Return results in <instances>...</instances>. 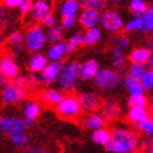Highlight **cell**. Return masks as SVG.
Segmentation results:
<instances>
[{
    "instance_id": "cell-1",
    "label": "cell",
    "mask_w": 153,
    "mask_h": 153,
    "mask_svg": "<svg viewBox=\"0 0 153 153\" xmlns=\"http://www.w3.org/2000/svg\"><path fill=\"white\" fill-rule=\"evenodd\" d=\"M112 140L107 144V151L113 153H131L137 148V137L127 129H114Z\"/></svg>"
},
{
    "instance_id": "cell-2",
    "label": "cell",
    "mask_w": 153,
    "mask_h": 153,
    "mask_svg": "<svg viewBox=\"0 0 153 153\" xmlns=\"http://www.w3.org/2000/svg\"><path fill=\"white\" fill-rule=\"evenodd\" d=\"M79 79H82V66L77 62L70 64L62 68V71L59 76L60 86L62 90L66 91L71 90Z\"/></svg>"
},
{
    "instance_id": "cell-3",
    "label": "cell",
    "mask_w": 153,
    "mask_h": 153,
    "mask_svg": "<svg viewBox=\"0 0 153 153\" xmlns=\"http://www.w3.org/2000/svg\"><path fill=\"white\" fill-rule=\"evenodd\" d=\"M95 82L98 87L101 88H114L121 83V76L108 68H102L98 71V74L95 76Z\"/></svg>"
},
{
    "instance_id": "cell-4",
    "label": "cell",
    "mask_w": 153,
    "mask_h": 153,
    "mask_svg": "<svg viewBox=\"0 0 153 153\" xmlns=\"http://www.w3.org/2000/svg\"><path fill=\"white\" fill-rule=\"evenodd\" d=\"M80 108H81V105L79 102V98L67 96L57 105V113L61 117L72 118L80 113Z\"/></svg>"
},
{
    "instance_id": "cell-5",
    "label": "cell",
    "mask_w": 153,
    "mask_h": 153,
    "mask_svg": "<svg viewBox=\"0 0 153 153\" xmlns=\"http://www.w3.org/2000/svg\"><path fill=\"white\" fill-rule=\"evenodd\" d=\"M0 131L7 134H16L25 131L24 120L20 117H1L0 118Z\"/></svg>"
},
{
    "instance_id": "cell-6",
    "label": "cell",
    "mask_w": 153,
    "mask_h": 153,
    "mask_svg": "<svg viewBox=\"0 0 153 153\" xmlns=\"http://www.w3.org/2000/svg\"><path fill=\"white\" fill-rule=\"evenodd\" d=\"M46 42V34L40 27L30 29L26 34V46L30 51H39Z\"/></svg>"
},
{
    "instance_id": "cell-7",
    "label": "cell",
    "mask_w": 153,
    "mask_h": 153,
    "mask_svg": "<svg viewBox=\"0 0 153 153\" xmlns=\"http://www.w3.org/2000/svg\"><path fill=\"white\" fill-rule=\"evenodd\" d=\"M25 97V91L24 88L19 87L16 83H10V85H6L5 88L3 90L1 94V100L4 103H15Z\"/></svg>"
},
{
    "instance_id": "cell-8",
    "label": "cell",
    "mask_w": 153,
    "mask_h": 153,
    "mask_svg": "<svg viewBox=\"0 0 153 153\" xmlns=\"http://www.w3.org/2000/svg\"><path fill=\"white\" fill-rule=\"evenodd\" d=\"M102 25L108 31H118L120 29H122L123 20L116 11L107 10L102 15Z\"/></svg>"
},
{
    "instance_id": "cell-9",
    "label": "cell",
    "mask_w": 153,
    "mask_h": 153,
    "mask_svg": "<svg viewBox=\"0 0 153 153\" xmlns=\"http://www.w3.org/2000/svg\"><path fill=\"white\" fill-rule=\"evenodd\" d=\"M62 65H61L60 62H52L50 65L46 66V68L42 71L41 74V82L45 83V85H50V83L55 82L56 79L60 76L61 71H62Z\"/></svg>"
},
{
    "instance_id": "cell-10",
    "label": "cell",
    "mask_w": 153,
    "mask_h": 153,
    "mask_svg": "<svg viewBox=\"0 0 153 153\" xmlns=\"http://www.w3.org/2000/svg\"><path fill=\"white\" fill-rule=\"evenodd\" d=\"M0 72L6 79H15V77H18L19 66L11 57H4L0 61Z\"/></svg>"
},
{
    "instance_id": "cell-11",
    "label": "cell",
    "mask_w": 153,
    "mask_h": 153,
    "mask_svg": "<svg viewBox=\"0 0 153 153\" xmlns=\"http://www.w3.org/2000/svg\"><path fill=\"white\" fill-rule=\"evenodd\" d=\"M151 57H152V52L147 48L136 49L129 53V56H128L132 65H144L146 62H149Z\"/></svg>"
},
{
    "instance_id": "cell-12",
    "label": "cell",
    "mask_w": 153,
    "mask_h": 153,
    "mask_svg": "<svg viewBox=\"0 0 153 153\" xmlns=\"http://www.w3.org/2000/svg\"><path fill=\"white\" fill-rule=\"evenodd\" d=\"M79 102L81 105V107H83L85 110H96L100 107L101 105V100L100 97L95 94H91V92H83L80 94L79 96Z\"/></svg>"
},
{
    "instance_id": "cell-13",
    "label": "cell",
    "mask_w": 153,
    "mask_h": 153,
    "mask_svg": "<svg viewBox=\"0 0 153 153\" xmlns=\"http://www.w3.org/2000/svg\"><path fill=\"white\" fill-rule=\"evenodd\" d=\"M49 15H51V6L48 1H37L33 5V9H31V16L35 20H45Z\"/></svg>"
},
{
    "instance_id": "cell-14",
    "label": "cell",
    "mask_w": 153,
    "mask_h": 153,
    "mask_svg": "<svg viewBox=\"0 0 153 153\" xmlns=\"http://www.w3.org/2000/svg\"><path fill=\"white\" fill-rule=\"evenodd\" d=\"M80 22L82 24V26L87 27L88 30L94 29L100 22V15L94 10H83L80 16Z\"/></svg>"
},
{
    "instance_id": "cell-15",
    "label": "cell",
    "mask_w": 153,
    "mask_h": 153,
    "mask_svg": "<svg viewBox=\"0 0 153 153\" xmlns=\"http://www.w3.org/2000/svg\"><path fill=\"white\" fill-rule=\"evenodd\" d=\"M68 49H67V44L64 42H57L56 45H53L52 48L49 49L48 51V57L50 60H53L55 62H57V60L62 59L66 53H67Z\"/></svg>"
},
{
    "instance_id": "cell-16",
    "label": "cell",
    "mask_w": 153,
    "mask_h": 153,
    "mask_svg": "<svg viewBox=\"0 0 153 153\" xmlns=\"http://www.w3.org/2000/svg\"><path fill=\"white\" fill-rule=\"evenodd\" d=\"M128 118L132 122H136V125L141 123V122L146 121L148 118V111L146 110V107H134V108L129 110Z\"/></svg>"
},
{
    "instance_id": "cell-17",
    "label": "cell",
    "mask_w": 153,
    "mask_h": 153,
    "mask_svg": "<svg viewBox=\"0 0 153 153\" xmlns=\"http://www.w3.org/2000/svg\"><path fill=\"white\" fill-rule=\"evenodd\" d=\"M98 64L95 60H88L87 62L82 66V79L87 80V79H92L98 74Z\"/></svg>"
},
{
    "instance_id": "cell-18",
    "label": "cell",
    "mask_w": 153,
    "mask_h": 153,
    "mask_svg": "<svg viewBox=\"0 0 153 153\" xmlns=\"http://www.w3.org/2000/svg\"><path fill=\"white\" fill-rule=\"evenodd\" d=\"M48 66V60L44 55H35L31 60H30L29 67L33 72H42Z\"/></svg>"
},
{
    "instance_id": "cell-19",
    "label": "cell",
    "mask_w": 153,
    "mask_h": 153,
    "mask_svg": "<svg viewBox=\"0 0 153 153\" xmlns=\"http://www.w3.org/2000/svg\"><path fill=\"white\" fill-rule=\"evenodd\" d=\"M112 140V134L105 128L97 129L92 134V141L97 144H102V146H107Z\"/></svg>"
},
{
    "instance_id": "cell-20",
    "label": "cell",
    "mask_w": 153,
    "mask_h": 153,
    "mask_svg": "<svg viewBox=\"0 0 153 153\" xmlns=\"http://www.w3.org/2000/svg\"><path fill=\"white\" fill-rule=\"evenodd\" d=\"M42 98L45 102L51 103V105H59L61 101L64 100V95L59 92L56 90H46L45 92L42 94Z\"/></svg>"
},
{
    "instance_id": "cell-21",
    "label": "cell",
    "mask_w": 153,
    "mask_h": 153,
    "mask_svg": "<svg viewBox=\"0 0 153 153\" xmlns=\"http://www.w3.org/2000/svg\"><path fill=\"white\" fill-rule=\"evenodd\" d=\"M24 114H25V118L35 120L40 114V106L33 101L26 102L24 105Z\"/></svg>"
},
{
    "instance_id": "cell-22",
    "label": "cell",
    "mask_w": 153,
    "mask_h": 153,
    "mask_svg": "<svg viewBox=\"0 0 153 153\" xmlns=\"http://www.w3.org/2000/svg\"><path fill=\"white\" fill-rule=\"evenodd\" d=\"M79 10V3L76 0H68L61 6V13L64 16H75Z\"/></svg>"
},
{
    "instance_id": "cell-23",
    "label": "cell",
    "mask_w": 153,
    "mask_h": 153,
    "mask_svg": "<svg viewBox=\"0 0 153 153\" xmlns=\"http://www.w3.org/2000/svg\"><path fill=\"white\" fill-rule=\"evenodd\" d=\"M101 37V31L97 27L87 30V33L83 35V44L85 45H94L96 44Z\"/></svg>"
},
{
    "instance_id": "cell-24",
    "label": "cell",
    "mask_w": 153,
    "mask_h": 153,
    "mask_svg": "<svg viewBox=\"0 0 153 153\" xmlns=\"http://www.w3.org/2000/svg\"><path fill=\"white\" fill-rule=\"evenodd\" d=\"M85 126L90 129L97 131V129L103 128V120L100 116H97V114H92V116L87 117V120L85 121Z\"/></svg>"
},
{
    "instance_id": "cell-25",
    "label": "cell",
    "mask_w": 153,
    "mask_h": 153,
    "mask_svg": "<svg viewBox=\"0 0 153 153\" xmlns=\"http://www.w3.org/2000/svg\"><path fill=\"white\" fill-rule=\"evenodd\" d=\"M10 140H11V142L15 144V146H18V147H26L29 144V137L25 133V131L10 136Z\"/></svg>"
},
{
    "instance_id": "cell-26",
    "label": "cell",
    "mask_w": 153,
    "mask_h": 153,
    "mask_svg": "<svg viewBox=\"0 0 153 153\" xmlns=\"http://www.w3.org/2000/svg\"><path fill=\"white\" fill-rule=\"evenodd\" d=\"M112 62L113 66L121 68L122 66L125 65V57H123V52H122L121 48H114L112 51Z\"/></svg>"
},
{
    "instance_id": "cell-27",
    "label": "cell",
    "mask_w": 153,
    "mask_h": 153,
    "mask_svg": "<svg viewBox=\"0 0 153 153\" xmlns=\"http://www.w3.org/2000/svg\"><path fill=\"white\" fill-rule=\"evenodd\" d=\"M147 71L148 70L146 65H131V67H129V75L137 80H141Z\"/></svg>"
},
{
    "instance_id": "cell-28",
    "label": "cell",
    "mask_w": 153,
    "mask_h": 153,
    "mask_svg": "<svg viewBox=\"0 0 153 153\" xmlns=\"http://www.w3.org/2000/svg\"><path fill=\"white\" fill-rule=\"evenodd\" d=\"M129 7L133 13H136L137 16H140V14H144L147 11V4L142 0H132L129 3Z\"/></svg>"
},
{
    "instance_id": "cell-29",
    "label": "cell",
    "mask_w": 153,
    "mask_h": 153,
    "mask_svg": "<svg viewBox=\"0 0 153 153\" xmlns=\"http://www.w3.org/2000/svg\"><path fill=\"white\" fill-rule=\"evenodd\" d=\"M103 114L107 118H114L120 114V108L114 103H107L103 106Z\"/></svg>"
},
{
    "instance_id": "cell-30",
    "label": "cell",
    "mask_w": 153,
    "mask_h": 153,
    "mask_svg": "<svg viewBox=\"0 0 153 153\" xmlns=\"http://www.w3.org/2000/svg\"><path fill=\"white\" fill-rule=\"evenodd\" d=\"M82 44H83V35L77 33V34H75L70 40H68L67 49H68V51H74V50H76Z\"/></svg>"
},
{
    "instance_id": "cell-31",
    "label": "cell",
    "mask_w": 153,
    "mask_h": 153,
    "mask_svg": "<svg viewBox=\"0 0 153 153\" xmlns=\"http://www.w3.org/2000/svg\"><path fill=\"white\" fill-rule=\"evenodd\" d=\"M143 22H144V33L153 31V9H147V11L143 15Z\"/></svg>"
},
{
    "instance_id": "cell-32",
    "label": "cell",
    "mask_w": 153,
    "mask_h": 153,
    "mask_svg": "<svg viewBox=\"0 0 153 153\" xmlns=\"http://www.w3.org/2000/svg\"><path fill=\"white\" fill-rule=\"evenodd\" d=\"M144 29V22H143V18L142 16H136L133 20H131L126 25V30L127 31H132V30H142Z\"/></svg>"
},
{
    "instance_id": "cell-33",
    "label": "cell",
    "mask_w": 153,
    "mask_h": 153,
    "mask_svg": "<svg viewBox=\"0 0 153 153\" xmlns=\"http://www.w3.org/2000/svg\"><path fill=\"white\" fill-rule=\"evenodd\" d=\"M81 4L85 7V10H94L97 13H98V10H101L103 7V3L100 1V0H85V1H82Z\"/></svg>"
},
{
    "instance_id": "cell-34",
    "label": "cell",
    "mask_w": 153,
    "mask_h": 153,
    "mask_svg": "<svg viewBox=\"0 0 153 153\" xmlns=\"http://www.w3.org/2000/svg\"><path fill=\"white\" fill-rule=\"evenodd\" d=\"M136 128L138 131H144L148 136H153V120L147 118L146 121L141 122V123H137Z\"/></svg>"
},
{
    "instance_id": "cell-35",
    "label": "cell",
    "mask_w": 153,
    "mask_h": 153,
    "mask_svg": "<svg viewBox=\"0 0 153 153\" xmlns=\"http://www.w3.org/2000/svg\"><path fill=\"white\" fill-rule=\"evenodd\" d=\"M140 82L144 90H152L153 88V70H148L140 80Z\"/></svg>"
},
{
    "instance_id": "cell-36",
    "label": "cell",
    "mask_w": 153,
    "mask_h": 153,
    "mask_svg": "<svg viewBox=\"0 0 153 153\" xmlns=\"http://www.w3.org/2000/svg\"><path fill=\"white\" fill-rule=\"evenodd\" d=\"M48 36H49V39L51 41L60 42L61 37H62V30H61V27H59V26H52V27L49 29Z\"/></svg>"
},
{
    "instance_id": "cell-37",
    "label": "cell",
    "mask_w": 153,
    "mask_h": 153,
    "mask_svg": "<svg viewBox=\"0 0 153 153\" xmlns=\"http://www.w3.org/2000/svg\"><path fill=\"white\" fill-rule=\"evenodd\" d=\"M128 105L131 106V108H134V107H146V105H147V98L144 97V96L129 97Z\"/></svg>"
},
{
    "instance_id": "cell-38",
    "label": "cell",
    "mask_w": 153,
    "mask_h": 153,
    "mask_svg": "<svg viewBox=\"0 0 153 153\" xmlns=\"http://www.w3.org/2000/svg\"><path fill=\"white\" fill-rule=\"evenodd\" d=\"M129 90V95L131 97H137V96H143V92H144V88L142 87L141 82H136L134 85H132L131 87L128 88Z\"/></svg>"
},
{
    "instance_id": "cell-39",
    "label": "cell",
    "mask_w": 153,
    "mask_h": 153,
    "mask_svg": "<svg viewBox=\"0 0 153 153\" xmlns=\"http://www.w3.org/2000/svg\"><path fill=\"white\" fill-rule=\"evenodd\" d=\"M7 42H9L10 45H13V46H20L21 42H22V35L16 31V33H13L9 37H7Z\"/></svg>"
},
{
    "instance_id": "cell-40",
    "label": "cell",
    "mask_w": 153,
    "mask_h": 153,
    "mask_svg": "<svg viewBox=\"0 0 153 153\" xmlns=\"http://www.w3.org/2000/svg\"><path fill=\"white\" fill-rule=\"evenodd\" d=\"M20 13L21 14H27V13H31L33 9V3L29 1V0H22V4L20 5Z\"/></svg>"
},
{
    "instance_id": "cell-41",
    "label": "cell",
    "mask_w": 153,
    "mask_h": 153,
    "mask_svg": "<svg viewBox=\"0 0 153 153\" xmlns=\"http://www.w3.org/2000/svg\"><path fill=\"white\" fill-rule=\"evenodd\" d=\"M76 22V16H64L62 19V27L65 29H68L75 25Z\"/></svg>"
},
{
    "instance_id": "cell-42",
    "label": "cell",
    "mask_w": 153,
    "mask_h": 153,
    "mask_svg": "<svg viewBox=\"0 0 153 153\" xmlns=\"http://www.w3.org/2000/svg\"><path fill=\"white\" fill-rule=\"evenodd\" d=\"M22 153H48V152L41 147H30V148L25 149Z\"/></svg>"
},
{
    "instance_id": "cell-43",
    "label": "cell",
    "mask_w": 153,
    "mask_h": 153,
    "mask_svg": "<svg viewBox=\"0 0 153 153\" xmlns=\"http://www.w3.org/2000/svg\"><path fill=\"white\" fill-rule=\"evenodd\" d=\"M5 4L9 7H16V6L20 7V5L22 4V0H6Z\"/></svg>"
},
{
    "instance_id": "cell-44",
    "label": "cell",
    "mask_w": 153,
    "mask_h": 153,
    "mask_svg": "<svg viewBox=\"0 0 153 153\" xmlns=\"http://www.w3.org/2000/svg\"><path fill=\"white\" fill-rule=\"evenodd\" d=\"M55 20H56L55 16H53V15L51 14V15H49V16L44 20V24L48 25V26H50V27H52V26H55V25H53V24H55Z\"/></svg>"
},
{
    "instance_id": "cell-45",
    "label": "cell",
    "mask_w": 153,
    "mask_h": 153,
    "mask_svg": "<svg viewBox=\"0 0 153 153\" xmlns=\"http://www.w3.org/2000/svg\"><path fill=\"white\" fill-rule=\"evenodd\" d=\"M118 44H120L121 49H122V48H127V46H128V44H129V40L127 39L126 36H122V37H120Z\"/></svg>"
},
{
    "instance_id": "cell-46",
    "label": "cell",
    "mask_w": 153,
    "mask_h": 153,
    "mask_svg": "<svg viewBox=\"0 0 153 153\" xmlns=\"http://www.w3.org/2000/svg\"><path fill=\"white\" fill-rule=\"evenodd\" d=\"M5 83H7V79L5 77V76L0 72V86H3V85H5Z\"/></svg>"
},
{
    "instance_id": "cell-47",
    "label": "cell",
    "mask_w": 153,
    "mask_h": 153,
    "mask_svg": "<svg viewBox=\"0 0 153 153\" xmlns=\"http://www.w3.org/2000/svg\"><path fill=\"white\" fill-rule=\"evenodd\" d=\"M34 122H35V120H30V118H24V123H25V127H27V126H31V125H34Z\"/></svg>"
},
{
    "instance_id": "cell-48",
    "label": "cell",
    "mask_w": 153,
    "mask_h": 153,
    "mask_svg": "<svg viewBox=\"0 0 153 153\" xmlns=\"http://www.w3.org/2000/svg\"><path fill=\"white\" fill-rule=\"evenodd\" d=\"M4 10H3V7L1 6H0V22H1L3 21V19H4Z\"/></svg>"
},
{
    "instance_id": "cell-49",
    "label": "cell",
    "mask_w": 153,
    "mask_h": 153,
    "mask_svg": "<svg viewBox=\"0 0 153 153\" xmlns=\"http://www.w3.org/2000/svg\"><path fill=\"white\" fill-rule=\"evenodd\" d=\"M149 66L153 68V55H152V57H151V60H149Z\"/></svg>"
},
{
    "instance_id": "cell-50",
    "label": "cell",
    "mask_w": 153,
    "mask_h": 153,
    "mask_svg": "<svg viewBox=\"0 0 153 153\" xmlns=\"http://www.w3.org/2000/svg\"><path fill=\"white\" fill-rule=\"evenodd\" d=\"M149 153H153V146L151 147V149H149Z\"/></svg>"
},
{
    "instance_id": "cell-51",
    "label": "cell",
    "mask_w": 153,
    "mask_h": 153,
    "mask_svg": "<svg viewBox=\"0 0 153 153\" xmlns=\"http://www.w3.org/2000/svg\"><path fill=\"white\" fill-rule=\"evenodd\" d=\"M3 44V39H1V36H0V45Z\"/></svg>"
},
{
    "instance_id": "cell-52",
    "label": "cell",
    "mask_w": 153,
    "mask_h": 153,
    "mask_svg": "<svg viewBox=\"0 0 153 153\" xmlns=\"http://www.w3.org/2000/svg\"><path fill=\"white\" fill-rule=\"evenodd\" d=\"M138 153H148V152H144V151H141V152H138Z\"/></svg>"
},
{
    "instance_id": "cell-53",
    "label": "cell",
    "mask_w": 153,
    "mask_h": 153,
    "mask_svg": "<svg viewBox=\"0 0 153 153\" xmlns=\"http://www.w3.org/2000/svg\"><path fill=\"white\" fill-rule=\"evenodd\" d=\"M151 45H152V48H153V40H152V41H151Z\"/></svg>"
},
{
    "instance_id": "cell-54",
    "label": "cell",
    "mask_w": 153,
    "mask_h": 153,
    "mask_svg": "<svg viewBox=\"0 0 153 153\" xmlns=\"http://www.w3.org/2000/svg\"><path fill=\"white\" fill-rule=\"evenodd\" d=\"M152 113H153V110H152Z\"/></svg>"
}]
</instances>
